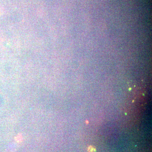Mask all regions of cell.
<instances>
[{
    "mask_svg": "<svg viewBox=\"0 0 152 152\" xmlns=\"http://www.w3.org/2000/svg\"><path fill=\"white\" fill-rule=\"evenodd\" d=\"M88 152H95L96 151V148L92 146H90L88 148Z\"/></svg>",
    "mask_w": 152,
    "mask_h": 152,
    "instance_id": "obj_1",
    "label": "cell"
}]
</instances>
